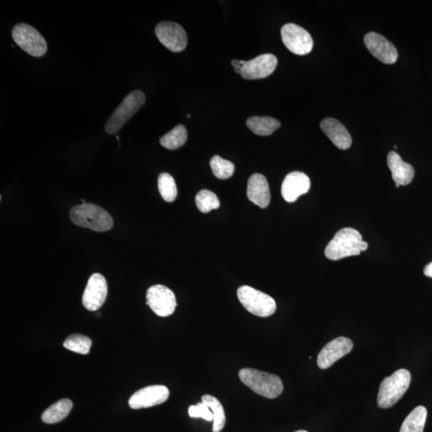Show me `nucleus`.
I'll return each mask as SVG.
<instances>
[{
    "label": "nucleus",
    "mask_w": 432,
    "mask_h": 432,
    "mask_svg": "<svg viewBox=\"0 0 432 432\" xmlns=\"http://www.w3.org/2000/svg\"><path fill=\"white\" fill-rule=\"evenodd\" d=\"M368 242L356 229L342 228L337 233L325 248V257L330 260H340L347 257L359 256L368 249Z\"/></svg>",
    "instance_id": "obj_1"
},
{
    "label": "nucleus",
    "mask_w": 432,
    "mask_h": 432,
    "mask_svg": "<svg viewBox=\"0 0 432 432\" xmlns=\"http://www.w3.org/2000/svg\"><path fill=\"white\" fill-rule=\"evenodd\" d=\"M69 216L77 226L91 229L94 232H108L114 224L113 218L108 211L93 204L73 206L70 210Z\"/></svg>",
    "instance_id": "obj_2"
},
{
    "label": "nucleus",
    "mask_w": 432,
    "mask_h": 432,
    "mask_svg": "<svg viewBox=\"0 0 432 432\" xmlns=\"http://www.w3.org/2000/svg\"><path fill=\"white\" fill-rule=\"evenodd\" d=\"M239 376L242 383L263 397L275 399L283 393V384L278 376L257 369H244L240 371Z\"/></svg>",
    "instance_id": "obj_3"
},
{
    "label": "nucleus",
    "mask_w": 432,
    "mask_h": 432,
    "mask_svg": "<svg viewBox=\"0 0 432 432\" xmlns=\"http://www.w3.org/2000/svg\"><path fill=\"white\" fill-rule=\"evenodd\" d=\"M411 381V373L406 369L396 371L392 376L384 378L378 394V407L386 409L394 406L405 394Z\"/></svg>",
    "instance_id": "obj_4"
},
{
    "label": "nucleus",
    "mask_w": 432,
    "mask_h": 432,
    "mask_svg": "<svg viewBox=\"0 0 432 432\" xmlns=\"http://www.w3.org/2000/svg\"><path fill=\"white\" fill-rule=\"evenodd\" d=\"M145 102L146 97L143 92L136 90L129 93L105 123L106 132L110 135L119 132L123 127L137 113Z\"/></svg>",
    "instance_id": "obj_5"
},
{
    "label": "nucleus",
    "mask_w": 432,
    "mask_h": 432,
    "mask_svg": "<svg viewBox=\"0 0 432 432\" xmlns=\"http://www.w3.org/2000/svg\"><path fill=\"white\" fill-rule=\"evenodd\" d=\"M238 299L247 311L259 317H269L276 312V303L270 295L249 286H242L237 291Z\"/></svg>",
    "instance_id": "obj_6"
},
{
    "label": "nucleus",
    "mask_w": 432,
    "mask_h": 432,
    "mask_svg": "<svg viewBox=\"0 0 432 432\" xmlns=\"http://www.w3.org/2000/svg\"><path fill=\"white\" fill-rule=\"evenodd\" d=\"M11 35L16 44L27 54L35 57H41L46 54L47 44L45 39L31 25L19 23L13 27Z\"/></svg>",
    "instance_id": "obj_7"
},
{
    "label": "nucleus",
    "mask_w": 432,
    "mask_h": 432,
    "mask_svg": "<svg viewBox=\"0 0 432 432\" xmlns=\"http://www.w3.org/2000/svg\"><path fill=\"white\" fill-rule=\"evenodd\" d=\"M281 37L284 45L295 55L309 54L313 49L311 35L295 23H288L282 27Z\"/></svg>",
    "instance_id": "obj_8"
},
{
    "label": "nucleus",
    "mask_w": 432,
    "mask_h": 432,
    "mask_svg": "<svg viewBox=\"0 0 432 432\" xmlns=\"http://www.w3.org/2000/svg\"><path fill=\"white\" fill-rule=\"evenodd\" d=\"M147 305L159 316H171L177 306L175 295L166 286L161 284L154 285L147 290Z\"/></svg>",
    "instance_id": "obj_9"
},
{
    "label": "nucleus",
    "mask_w": 432,
    "mask_h": 432,
    "mask_svg": "<svg viewBox=\"0 0 432 432\" xmlns=\"http://www.w3.org/2000/svg\"><path fill=\"white\" fill-rule=\"evenodd\" d=\"M156 35L163 46L173 52H180L186 49L187 35L179 23L169 21L159 23Z\"/></svg>",
    "instance_id": "obj_10"
},
{
    "label": "nucleus",
    "mask_w": 432,
    "mask_h": 432,
    "mask_svg": "<svg viewBox=\"0 0 432 432\" xmlns=\"http://www.w3.org/2000/svg\"><path fill=\"white\" fill-rule=\"evenodd\" d=\"M108 297V283L104 276L94 273L88 280L84 295H82V305L90 311H96L104 304Z\"/></svg>",
    "instance_id": "obj_11"
},
{
    "label": "nucleus",
    "mask_w": 432,
    "mask_h": 432,
    "mask_svg": "<svg viewBox=\"0 0 432 432\" xmlns=\"http://www.w3.org/2000/svg\"><path fill=\"white\" fill-rule=\"evenodd\" d=\"M169 390L163 385H152L142 388L132 395L128 401L132 409H141L163 404L169 397Z\"/></svg>",
    "instance_id": "obj_12"
},
{
    "label": "nucleus",
    "mask_w": 432,
    "mask_h": 432,
    "mask_svg": "<svg viewBox=\"0 0 432 432\" xmlns=\"http://www.w3.org/2000/svg\"><path fill=\"white\" fill-rule=\"evenodd\" d=\"M353 348V342L347 337H338L331 341L319 352L317 364L319 368L325 370L333 366L337 360L350 353Z\"/></svg>",
    "instance_id": "obj_13"
},
{
    "label": "nucleus",
    "mask_w": 432,
    "mask_h": 432,
    "mask_svg": "<svg viewBox=\"0 0 432 432\" xmlns=\"http://www.w3.org/2000/svg\"><path fill=\"white\" fill-rule=\"evenodd\" d=\"M364 44L373 56L386 64H393L397 61L398 51L395 47L383 35L370 32L365 35Z\"/></svg>",
    "instance_id": "obj_14"
},
{
    "label": "nucleus",
    "mask_w": 432,
    "mask_h": 432,
    "mask_svg": "<svg viewBox=\"0 0 432 432\" xmlns=\"http://www.w3.org/2000/svg\"><path fill=\"white\" fill-rule=\"evenodd\" d=\"M277 63L278 60L274 55L264 54L246 61L240 75L245 80L267 78L274 73Z\"/></svg>",
    "instance_id": "obj_15"
},
{
    "label": "nucleus",
    "mask_w": 432,
    "mask_h": 432,
    "mask_svg": "<svg viewBox=\"0 0 432 432\" xmlns=\"http://www.w3.org/2000/svg\"><path fill=\"white\" fill-rule=\"evenodd\" d=\"M310 187L309 177L300 171H294L289 173L282 183L283 198L288 203H293L300 195L309 192Z\"/></svg>",
    "instance_id": "obj_16"
},
{
    "label": "nucleus",
    "mask_w": 432,
    "mask_h": 432,
    "mask_svg": "<svg viewBox=\"0 0 432 432\" xmlns=\"http://www.w3.org/2000/svg\"><path fill=\"white\" fill-rule=\"evenodd\" d=\"M321 128L331 142L341 150L350 149L352 139L345 125L333 118H327L321 123Z\"/></svg>",
    "instance_id": "obj_17"
},
{
    "label": "nucleus",
    "mask_w": 432,
    "mask_h": 432,
    "mask_svg": "<svg viewBox=\"0 0 432 432\" xmlns=\"http://www.w3.org/2000/svg\"><path fill=\"white\" fill-rule=\"evenodd\" d=\"M247 195L252 203L261 209L268 208L271 201L270 189L267 179L260 174H254L247 183Z\"/></svg>",
    "instance_id": "obj_18"
},
{
    "label": "nucleus",
    "mask_w": 432,
    "mask_h": 432,
    "mask_svg": "<svg viewBox=\"0 0 432 432\" xmlns=\"http://www.w3.org/2000/svg\"><path fill=\"white\" fill-rule=\"evenodd\" d=\"M388 166L392 171L395 185L406 186L410 185L415 176V169L409 163H405L398 153L390 152L388 156Z\"/></svg>",
    "instance_id": "obj_19"
},
{
    "label": "nucleus",
    "mask_w": 432,
    "mask_h": 432,
    "mask_svg": "<svg viewBox=\"0 0 432 432\" xmlns=\"http://www.w3.org/2000/svg\"><path fill=\"white\" fill-rule=\"evenodd\" d=\"M73 407V402L68 399L58 400L47 408L41 419L44 423L47 424L61 422L69 415Z\"/></svg>",
    "instance_id": "obj_20"
},
{
    "label": "nucleus",
    "mask_w": 432,
    "mask_h": 432,
    "mask_svg": "<svg viewBox=\"0 0 432 432\" xmlns=\"http://www.w3.org/2000/svg\"><path fill=\"white\" fill-rule=\"evenodd\" d=\"M247 126L258 135H270L281 126L280 121L269 116H253L247 121Z\"/></svg>",
    "instance_id": "obj_21"
},
{
    "label": "nucleus",
    "mask_w": 432,
    "mask_h": 432,
    "mask_svg": "<svg viewBox=\"0 0 432 432\" xmlns=\"http://www.w3.org/2000/svg\"><path fill=\"white\" fill-rule=\"evenodd\" d=\"M428 411L423 406L415 408L407 416L400 432H424Z\"/></svg>",
    "instance_id": "obj_22"
},
{
    "label": "nucleus",
    "mask_w": 432,
    "mask_h": 432,
    "mask_svg": "<svg viewBox=\"0 0 432 432\" xmlns=\"http://www.w3.org/2000/svg\"><path fill=\"white\" fill-rule=\"evenodd\" d=\"M202 402L208 405L214 416L213 419V432H221L226 424V416L221 402L214 396L204 395L202 396Z\"/></svg>",
    "instance_id": "obj_23"
},
{
    "label": "nucleus",
    "mask_w": 432,
    "mask_h": 432,
    "mask_svg": "<svg viewBox=\"0 0 432 432\" xmlns=\"http://www.w3.org/2000/svg\"><path fill=\"white\" fill-rule=\"evenodd\" d=\"M187 140L186 128L183 125H178L163 136L161 139V144L168 150H175L185 145Z\"/></svg>",
    "instance_id": "obj_24"
},
{
    "label": "nucleus",
    "mask_w": 432,
    "mask_h": 432,
    "mask_svg": "<svg viewBox=\"0 0 432 432\" xmlns=\"http://www.w3.org/2000/svg\"><path fill=\"white\" fill-rule=\"evenodd\" d=\"M158 187L162 198L168 203H173L178 195L175 181L173 176L168 173L159 175Z\"/></svg>",
    "instance_id": "obj_25"
},
{
    "label": "nucleus",
    "mask_w": 432,
    "mask_h": 432,
    "mask_svg": "<svg viewBox=\"0 0 432 432\" xmlns=\"http://www.w3.org/2000/svg\"><path fill=\"white\" fill-rule=\"evenodd\" d=\"M92 341L87 336L80 334H74L68 337L63 342V347L68 350L87 354L90 353Z\"/></svg>",
    "instance_id": "obj_26"
},
{
    "label": "nucleus",
    "mask_w": 432,
    "mask_h": 432,
    "mask_svg": "<svg viewBox=\"0 0 432 432\" xmlns=\"http://www.w3.org/2000/svg\"><path fill=\"white\" fill-rule=\"evenodd\" d=\"M210 165L213 174L218 179H229L235 173V165L218 156L212 157Z\"/></svg>",
    "instance_id": "obj_27"
},
{
    "label": "nucleus",
    "mask_w": 432,
    "mask_h": 432,
    "mask_svg": "<svg viewBox=\"0 0 432 432\" xmlns=\"http://www.w3.org/2000/svg\"><path fill=\"white\" fill-rule=\"evenodd\" d=\"M195 204L198 209L203 213L217 209L221 206L220 199L217 195L209 190L200 191L195 197Z\"/></svg>",
    "instance_id": "obj_28"
},
{
    "label": "nucleus",
    "mask_w": 432,
    "mask_h": 432,
    "mask_svg": "<svg viewBox=\"0 0 432 432\" xmlns=\"http://www.w3.org/2000/svg\"><path fill=\"white\" fill-rule=\"evenodd\" d=\"M189 416L192 418H201L211 422L214 416L208 405L204 402H199L197 405H192L188 408Z\"/></svg>",
    "instance_id": "obj_29"
},
{
    "label": "nucleus",
    "mask_w": 432,
    "mask_h": 432,
    "mask_svg": "<svg viewBox=\"0 0 432 432\" xmlns=\"http://www.w3.org/2000/svg\"><path fill=\"white\" fill-rule=\"evenodd\" d=\"M246 61H237L234 60L232 62L233 66L234 67L235 72L237 74H241L242 68L244 67Z\"/></svg>",
    "instance_id": "obj_30"
},
{
    "label": "nucleus",
    "mask_w": 432,
    "mask_h": 432,
    "mask_svg": "<svg viewBox=\"0 0 432 432\" xmlns=\"http://www.w3.org/2000/svg\"><path fill=\"white\" fill-rule=\"evenodd\" d=\"M424 273L426 276L432 278V262L426 266Z\"/></svg>",
    "instance_id": "obj_31"
},
{
    "label": "nucleus",
    "mask_w": 432,
    "mask_h": 432,
    "mask_svg": "<svg viewBox=\"0 0 432 432\" xmlns=\"http://www.w3.org/2000/svg\"><path fill=\"white\" fill-rule=\"evenodd\" d=\"M81 202H82V204H87V203H86V202H85V199H82V200H81Z\"/></svg>",
    "instance_id": "obj_32"
},
{
    "label": "nucleus",
    "mask_w": 432,
    "mask_h": 432,
    "mask_svg": "<svg viewBox=\"0 0 432 432\" xmlns=\"http://www.w3.org/2000/svg\"><path fill=\"white\" fill-rule=\"evenodd\" d=\"M295 432H307V431L305 430H300V431H295Z\"/></svg>",
    "instance_id": "obj_33"
},
{
    "label": "nucleus",
    "mask_w": 432,
    "mask_h": 432,
    "mask_svg": "<svg viewBox=\"0 0 432 432\" xmlns=\"http://www.w3.org/2000/svg\"><path fill=\"white\" fill-rule=\"evenodd\" d=\"M394 149H398V147H397V146H394Z\"/></svg>",
    "instance_id": "obj_34"
},
{
    "label": "nucleus",
    "mask_w": 432,
    "mask_h": 432,
    "mask_svg": "<svg viewBox=\"0 0 432 432\" xmlns=\"http://www.w3.org/2000/svg\"><path fill=\"white\" fill-rule=\"evenodd\" d=\"M190 117H191V115H187V118H190Z\"/></svg>",
    "instance_id": "obj_35"
}]
</instances>
